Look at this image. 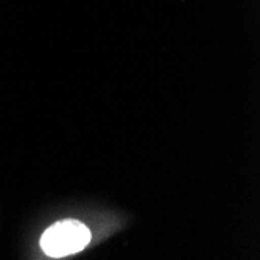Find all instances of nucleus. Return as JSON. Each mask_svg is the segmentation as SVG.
I'll list each match as a JSON object with an SVG mask.
<instances>
[{
	"label": "nucleus",
	"mask_w": 260,
	"mask_h": 260,
	"mask_svg": "<svg viewBox=\"0 0 260 260\" xmlns=\"http://www.w3.org/2000/svg\"><path fill=\"white\" fill-rule=\"evenodd\" d=\"M90 242V231L78 220H61L41 237V248L49 257H66L84 249Z\"/></svg>",
	"instance_id": "f257e3e1"
}]
</instances>
